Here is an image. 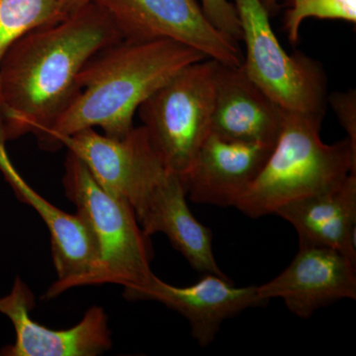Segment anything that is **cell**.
Wrapping results in <instances>:
<instances>
[{"label":"cell","mask_w":356,"mask_h":356,"mask_svg":"<svg viewBox=\"0 0 356 356\" xmlns=\"http://www.w3.org/2000/svg\"><path fill=\"white\" fill-rule=\"evenodd\" d=\"M57 22L58 0H0V60L21 37Z\"/></svg>","instance_id":"e0dca14e"},{"label":"cell","mask_w":356,"mask_h":356,"mask_svg":"<svg viewBox=\"0 0 356 356\" xmlns=\"http://www.w3.org/2000/svg\"><path fill=\"white\" fill-rule=\"evenodd\" d=\"M86 165L95 181L114 197L139 212L154 189L170 172L154 151L144 126L123 138H111L84 129L58 140Z\"/></svg>","instance_id":"ba28073f"},{"label":"cell","mask_w":356,"mask_h":356,"mask_svg":"<svg viewBox=\"0 0 356 356\" xmlns=\"http://www.w3.org/2000/svg\"><path fill=\"white\" fill-rule=\"evenodd\" d=\"M6 143L0 124V172L16 197L38 213L51 236V254L58 280L49 288L44 297L55 298L72 288L96 285L97 255L83 220L76 214H67L58 209L23 179L7 154Z\"/></svg>","instance_id":"7c38bea8"},{"label":"cell","mask_w":356,"mask_h":356,"mask_svg":"<svg viewBox=\"0 0 356 356\" xmlns=\"http://www.w3.org/2000/svg\"><path fill=\"white\" fill-rule=\"evenodd\" d=\"M282 2L286 7L284 30L293 44L298 43L300 27L308 18L356 23V0H282Z\"/></svg>","instance_id":"ac0fdd59"},{"label":"cell","mask_w":356,"mask_h":356,"mask_svg":"<svg viewBox=\"0 0 356 356\" xmlns=\"http://www.w3.org/2000/svg\"><path fill=\"white\" fill-rule=\"evenodd\" d=\"M107 13L122 39H168L195 49L221 64L240 67L238 42L218 30L196 0H92Z\"/></svg>","instance_id":"52a82bcc"},{"label":"cell","mask_w":356,"mask_h":356,"mask_svg":"<svg viewBox=\"0 0 356 356\" xmlns=\"http://www.w3.org/2000/svg\"><path fill=\"white\" fill-rule=\"evenodd\" d=\"M129 301H156L184 316L191 336L205 348L216 339L225 321L268 302L261 298L257 286L236 287L228 276L203 274L195 284L177 287L156 275L139 287L124 288Z\"/></svg>","instance_id":"30bf717a"},{"label":"cell","mask_w":356,"mask_h":356,"mask_svg":"<svg viewBox=\"0 0 356 356\" xmlns=\"http://www.w3.org/2000/svg\"><path fill=\"white\" fill-rule=\"evenodd\" d=\"M261 298L281 299L300 318L343 299H356V262L324 247L299 245L294 259L273 280L259 285Z\"/></svg>","instance_id":"8fae6325"},{"label":"cell","mask_w":356,"mask_h":356,"mask_svg":"<svg viewBox=\"0 0 356 356\" xmlns=\"http://www.w3.org/2000/svg\"><path fill=\"white\" fill-rule=\"evenodd\" d=\"M331 105L341 127L348 134V139L356 149V90L334 92L327 96V104Z\"/></svg>","instance_id":"ffe728a7"},{"label":"cell","mask_w":356,"mask_h":356,"mask_svg":"<svg viewBox=\"0 0 356 356\" xmlns=\"http://www.w3.org/2000/svg\"><path fill=\"white\" fill-rule=\"evenodd\" d=\"M217 67L212 58L187 65L138 109L154 151L182 180L211 134Z\"/></svg>","instance_id":"5b68a950"},{"label":"cell","mask_w":356,"mask_h":356,"mask_svg":"<svg viewBox=\"0 0 356 356\" xmlns=\"http://www.w3.org/2000/svg\"><path fill=\"white\" fill-rule=\"evenodd\" d=\"M186 196L182 178L168 173L136 213L143 231L149 236L165 234L173 248L199 273L227 276L215 259L212 232L193 216Z\"/></svg>","instance_id":"9a60e30c"},{"label":"cell","mask_w":356,"mask_h":356,"mask_svg":"<svg viewBox=\"0 0 356 356\" xmlns=\"http://www.w3.org/2000/svg\"><path fill=\"white\" fill-rule=\"evenodd\" d=\"M122 36L93 2L76 13L27 33L0 60V123L7 142L39 139L79 93L77 76L95 54Z\"/></svg>","instance_id":"6da1fadb"},{"label":"cell","mask_w":356,"mask_h":356,"mask_svg":"<svg viewBox=\"0 0 356 356\" xmlns=\"http://www.w3.org/2000/svg\"><path fill=\"white\" fill-rule=\"evenodd\" d=\"M206 17L218 30L236 42L242 41L243 30L233 2L229 0H200Z\"/></svg>","instance_id":"d6986e66"},{"label":"cell","mask_w":356,"mask_h":356,"mask_svg":"<svg viewBox=\"0 0 356 356\" xmlns=\"http://www.w3.org/2000/svg\"><path fill=\"white\" fill-rule=\"evenodd\" d=\"M240 18L245 74L283 111L324 118L327 79L322 65L303 54L288 55L259 0H233Z\"/></svg>","instance_id":"8992f818"},{"label":"cell","mask_w":356,"mask_h":356,"mask_svg":"<svg viewBox=\"0 0 356 356\" xmlns=\"http://www.w3.org/2000/svg\"><path fill=\"white\" fill-rule=\"evenodd\" d=\"M262 6L266 8L267 13L269 14L270 17L275 15L278 13L280 8V1L278 0H259Z\"/></svg>","instance_id":"7402d4cb"},{"label":"cell","mask_w":356,"mask_h":356,"mask_svg":"<svg viewBox=\"0 0 356 356\" xmlns=\"http://www.w3.org/2000/svg\"><path fill=\"white\" fill-rule=\"evenodd\" d=\"M274 214L294 227L299 245L332 248L356 262V173L331 191L283 204Z\"/></svg>","instance_id":"2e32d148"},{"label":"cell","mask_w":356,"mask_h":356,"mask_svg":"<svg viewBox=\"0 0 356 356\" xmlns=\"http://www.w3.org/2000/svg\"><path fill=\"white\" fill-rule=\"evenodd\" d=\"M284 111L248 76L243 65L218 62L211 133L232 142L274 145Z\"/></svg>","instance_id":"5bb4252c"},{"label":"cell","mask_w":356,"mask_h":356,"mask_svg":"<svg viewBox=\"0 0 356 356\" xmlns=\"http://www.w3.org/2000/svg\"><path fill=\"white\" fill-rule=\"evenodd\" d=\"M323 119L284 111L273 151L236 209L259 219L290 201L336 188L356 173L355 147L348 138L325 144L320 136Z\"/></svg>","instance_id":"3957f363"},{"label":"cell","mask_w":356,"mask_h":356,"mask_svg":"<svg viewBox=\"0 0 356 356\" xmlns=\"http://www.w3.org/2000/svg\"><path fill=\"white\" fill-rule=\"evenodd\" d=\"M35 297L19 276L9 294L0 297V313L11 321L15 341L0 350L2 356H96L111 350L108 318L102 307L92 306L79 324L53 330L30 317Z\"/></svg>","instance_id":"9c48e42d"},{"label":"cell","mask_w":356,"mask_h":356,"mask_svg":"<svg viewBox=\"0 0 356 356\" xmlns=\"http://www.w3.org/2000/svg\"><path fill=\"white\" fill-rule=\"evenodd\" d=\"M274 145L232 142L211 133L184 178L197 204L236 207L266 165Z\"/></svg>","instance_id":"4fadbf2b"},{"label":"cell","mask_w":356,"mask_h":356,"mask_svg":"<svg viewBox=\"0 0 356 356\" xmlns=\"http://www.w3.org/2000/svg\"><path fill=\"white\" fill-rule=\"evenodd\" d=\"M63 184L65 196L90 234L97 255L96 285L134 288L154 275L149 236L140 227L127 201L114 197L95 181L76 154L67 152Z\"/></svg>","instance_id":"277c9868"},{"label":"cell","mask_w":356,"mask_h":356,"mask_svg":"<svg viewBox=\"0 0 356 356\" xmlns=\"http://www.w3.org/2000/svg\"><path fill=\"white\" fill-rule=\"evenodd\" d=\"M92 0H58V22L76 13Z\"/></svg>","instance_id":"44dd1931"},{"label":"cell","mask_w":356,"mask_h":356,"mask_svg":"<svg viewBox=\"0 0 356 356\" xmlns=\"http://www.w3.org/2000/svg\"><path fill=\"white\" fill-rule=\"evenodd\" d=\"M208 58L172 40H120L95 54L77 76L79 93L39 138L40 147L57 151L58 140L88 128L123 138L134 128V115L154 91L187 65Z\"/></svg>","instance_id":"7a4b0ae2"}]
</instances>
